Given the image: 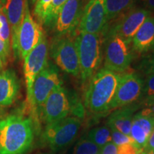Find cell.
<instances>
[{
  "instance_id": "cell-1",
  "label": "cell",
  "mask_w": 154,
  "mask_h": 154,
  "mask_svg": "<svg viewBox=\"0 0 154 154\" xmlns=\"http://www.w3.org/2000/svg\"><path fill=\"white\" fill-rule=\"evenodd\" d=\"M34 140L31 118L12 114L0 120V154H24Z\"/></svg>"
},
{
  "instance_id": "cell-2",
  "label": "cell",
  "mask_w": 154,
  "mask_h": 154,
  "mask_svg": "<svg viewBox=\"0 0 154 154\" xmlns=\"http://www.w3.org/2000/svg\"><path fill=\"white\" fill-rule=\"evenodd\" d=\"M120 74L103 67L88 80L84 95L85 106L90 112L100 114L109 111Z\"/></svg>"
},
{
  "instance_id": "cell-3",
  "label": "cell",
  "mask_w": 154,
  "mask_h": 154,
  "mask_svg": "<svg viewBox=\"0 0 154 154\" xmlns=\"http://www.w3.org/2000/svg\"><path fill=\"white\" fill-rule=\"evenodd\" d=\"M80 65V77L83 82L99 71L103 59V40L101 34L79 32L75 38Z\"/></svg>"
},
{
  "instance_id": "cell-4",
  "label": "cell",
  "mask_w": 154,
  "mask_h": 154,
  "mask_svg": "<svg viewBox=\"0 0 154 154\" xmlns=\"http://www.w3.org/2000/svg\"><path fill=\"white\" fill-rule=\"evenodd\" d=\"M104 68L117 73L126 72L132 62L133 54L129 44L112 33H102Z\"/></svg>"
},
{
  "instance_id": "cell-5",
  "label": "cell",
  "mask_w": 154,
  "mask_h": 154,
  "mask_svg": "<svg viewBox=\"0 0 154 154\" xmlns=\"http://www.w3.org/2000/svg\"><path fill=\"white\" fill-rule=\"evenodd\" d=\"M61 86H63V82L59 69L53 63L48 61L45 68L34 80L31 99L28 103L36 121L48 96L54 90Z\"/></svg>"
},
{
  "instance_id": "cell-6",
  "label": "cell",
  "mask_w": 154,
  "mask_h": 154,
  "mask_svg": "<svg viewBox=\"0 0 154 154\" xmlns=\"http://www.w3.org/2000/svg\"><path fill=\"white\" fill-rule=\"evenodd\" d=\"M81 121L76 117H66L47 124L42 138L53 151H59L68 146L74 139L81 127Z\"/></svg>"
},
{
  "instance_id": "cell-7",
  "label": "cell",
  "mask_w": 154,
  "mask_h": 154,
  "mask_svg": "<svg viewBox=\"0 0 154 154\" xmlns=\"http://www.w3.org/2000/svg\"><path fill=\"white\" fill-rule=\"evenodd\" d=\"M151 14V11L145 8L133 7L118 18L106 24L102 33L116 34L131 44L135 34L146 18Z\"/></svg>"
},
{
  "instance_id": "cell-8",
  "label": "cell",
  "mask_w": 154,
  "mask_h": 154,
  "mask_svg": "<svg viewBox=\"0 0 154 154\" xmlns=\"http://www.w3.org/2000/svg\"><path fill=\"white\" fill-rule=\"evenodd\" d=\"M50 55L57 66L67 74L80 76V65L75 42L70 36L54 37Z\"/></svg>"
},
{
  "instance_id": "cell-9",
  "label": "cell",
  "mask_w": 154,
  "mask_h": 154,
  "mask_svg": "<svg viewBox=\"0 0 154 154\" xmlns=\"http://www.w3.org/2000/svg\"><path fill=\"white\" fill-rule=\"evenodd\" d=\"M144 80L136 72H124L120 74L116 93L109 111L133 104L143 94Z\"/></svg>"
},
{
  "instance_id": "cell-10",
  "label": "cell",
  "mask_w": 154,
  "mask_h": 154,
  "mask_svg": "<svg viewBox=\"0 0 154 154\" xmlns=\"http://www.w3.org/2000/svg\"><path fill=\"white\" fill-rule=\"evenodd\" d=\"M44 34L40 24L30 14L28 1L25 4V13L17 37L18 58L24 59L35 48Z\"/></svg>"
},
{
  "instance_id": "cell-11",
  "label": "cell",
  "mask_w": 154,
  "mask_h": 154,
  "mask_svg": "<svg viewBox=\"0 0 154 154\" xmlns=\"http://www.w3.org/2000/svg\"><path fill=\"white\" fill-rule=\"evenodd\" d=\"M49 44L44 34L38 45L24 59V74L28 103L31 99L32 86L36 76L47 66Z\"/></svg>"
},
{
  "instance_id": "cell-12",
  "label": "cell",
  "mask_w": 154,
  "mask_h": 154,
  "mask_svg": "<svg viewBox=\"0 0 154 154\" xmlns=\"http://www.w3.org/2000/svg\"><path fill=\"white\" fill-rule=\"evenodd\" d=\"M83 3V0H67L59 11L52 28L54 37L74 35L82 17Z\"/></svg>"
},
{
  "instance_id": "cell-13",
  "label": "cell",
  "mask_w": 154,
  "mask_h": 154,
  "mask_svg": "<svg viewBox=\"0 0 154 154\" xmlns=\"http://www.w3.org/2000/svg\"><path fill=\"white\" fill-rule=\"evenodd\" d=\"M72 109L69 92L63 86L50 94L42 108V119L47 124L66 118Z\"/></svg>"
},
{
  "instance_id": "cell-14",
  "label": "cell",
  "mask_w": 154,
  "mask_h": 154,
  "mask_svg": "<svg viewBox=\"0 0 154 154\" xmlns=\"http://www.w3.org/2000/svg\"><path fill=\"white\" fill-rule=\"evenodd\" d=\"M105 0H90L83 9L79 32L101 34L106 25Z\"/></svg>"
},
{
  "instance_id": "cell-15",
  "label": "cell",
  "mask_w": 154,
  "mask_h": 154,
  "mask_svg": "<svg viewBox=\"0 0 154 154\" xmlns=\"http://www.w3.org/2000/svg\"><path fill=\"white\" fill-rule=\"evenodd\" d=\"M26 0H6L5 6L1 10L7 17L10 26L11 34V47L14 57L18 58L17 52V37L19 28L23 21L25 13V4Z\"/></svg>"
},
{
  "instance_id": "cell-16",
  "label": "cell",
  "mask_w": 154,
  "mask_h": 154,
  "mask_svg": "<svg viewBox=\"0 0 154 154\" xmlns=\"http://www.w3.org/2000/svg\"><path fill=\"white\" fill-rule=\"evenodd\" d=\"M19 91L20 83L14 69L0 72V109L12 105L17 99Z\"/></svg>"
},
{
  "instance_id": "cell-17",
  "label": "cell",
  "mask_w": 154,
  "mask_h": 154,
  "mask_svg": "<svg viewBox=\"0 0 154 154\" xmlns=\"http://www.w3.org/2000/svg\"><path fill=\"white\" fill-rule=\"evenodd\" d=\"M154 128V116H142L139 113L133 119L130 137L141 151L147 145L148 140Z\"/></svg>"
},
{
  "instance_id": "cell-18",
  "label": "cell",
  "mask_w": 154,
  "mask_h": 154,
  "mask_svg": "<svg viewBox=\"0 0 154 154\" xmlns=\"http://www.w3.org/2000/svg\"><path fill=\"white\" fill-rule=\"evenodd\" d=\"M134 51L147 54L154 51V17H147L132 39Z\"/></svg>"
},
{
  "instance_id": "cell-19",
  "label": "cell",
  "mask_w": 154,
  "mask_h": 154,
  "mask_svg": "<svg viewBox=\"0 0 154 154\" xmlns=\"http://www.w3.org/2000/svg\"><path fill=\"white\" fill-rule=\"evenodd\" d=\"M138 104H131L118 109L111 113L108 119V126L130 136L134 113L138 110Z\"/></svg>"
},
{
  "instance_id": "cell-20",
  "label": "cell",
  "mask_w": 154,
  "mask_h": 154,
  "mask_svg": "<svg viewBox=\"0 0 154 154\" xmlns=\"http://www.w3.org/2000/svg\"><path fill=\"white\" fill-rule=\"evenodd\" d=\"M136 0H105L106 19L109 23L134 7Z\"/></svg>"
},
{
  "instance_id": "cell-21",
  "label": "cell",
  "mask_w": 154,
  "mask_h": 154,
  "mask_svg": "<svg viewBox=\"0 0 154 154\" xmlns=\"http://www.w3.org/2000/svg\"><path fill=\"white\" fill-rule=\"evenodd\" d=\"M87 137L100 148L112 141L111 129L108 126L96 127L90 131Z\"/></svg>"
},
{
  "instance_id": "cell-22",
  "label": "cell",
  "mask_w": 154,
  "mask_h": 154,
  "mask_svg": "<svg viewBox=\"0 0 154 154\" xmlns=\"http://www.w3.org/2000/svg\"><path fill=\"white\" fill-rule=\"evenodd\" d=\"M66 2L67 0H53L43 24L45 27L52 29L59 11Z\"/></svg>"
},
{
  "instance_id": "cell-23",
  "label": "cell",
  "mask_w": 154,
  "mask_h": 154,
  "mask_svg": "<svg viewBox=\"0 0 154 154\" xmlns=\"http://www.w3.org/2000/svg\"><path fill=\"white\" fill-rule=\"evenodd\" d=\"M101 148L88 137L81 139L75 146L74 154H100Z\"/></svg>"
},
{
  "instance_id": "cell-24",
  "label": "cell",
  "mask_w": 154,
  "mask_h": 154,
  "mask_svg": "<svg viewBox=\"0 0 154 154\" xmlns=\"http://www.w3.org/2000/svg\"><path fill=\"white\" fill-rule=\"evenodd\" d=\"M53 0H36L34 9V15L38 22L43 25L47 12Z\"/></svg>"
},
{
  "instance_id": "cell-25",
  "label": "cell",
  "mask_w": 154,
  "mask_h": 154,
  "mask_svg": "<svg viewBox=\"0 0 154 154\" xmlns=\"http://www.w3.org/2000/svg\"><path fill=\"white\" fill-rule=\"evenodd\" d=\"M11 29L8 20L2 10L0 9V38L5 42L7 47L10 49L11 47Z\"/></svg>"
},
{
  "instance_id": "cell-26",
  "label": "cell",
  "mask_w": 154,
  "mask_h": 154,
  "mask_svg": "<svg viewBox=\"0 0 154 154\" xmlns=\"http://www.w3.org/2000/svg\"><path fill=\"white\" fill-rule=\"evenodd\" d=\"M138 69L146 76L154 74V51L144 54L138 64Z\"/></svg>"
},
{
  "instance_id": "cell-27",
  "label": "cell",
  "mask_w": 154,
  "mask_h": 154,
  "mask_svg": "<svg viewBox=\"0 0 154 154\" xmlns=\"http://www.w3.org/2000/svg\"><path fill=\"white\" fill-rule=\"evenodd\" d=\"M111 132V138L112 142L116 146H120L124 143H134V140L130 136H126L122 133L119 132V131L114 129L113 128H110Z\"/></svg>"
},
{
  "instance_id": "cell-28",
  "label": "cell",
  "mask_w": 154,
  "mask_h": 154,
  "mask_svg": "<svg viewBox=\"0 0 154 154\" xmlns=\"http://www.w3.org/2000/svg\"><path fill=\"white\" fill-rule=\"evenodd\" d=\"M118 154H140L142 151L134 143H124L117 146Z\"/></svg>"
},
{
  "instance_id": "cell-29",
  "label": "cell",
  "mask_w": 154,
  "mask_h": 154,
  "mask_svg": "<svg viewBox=\"0 0 154 154\" xmlns=\"http://www.w3.org/2000/svg\"><path fill=\"white\" fill-rule=\"evenodd\" d=\"M143 96H145V99L154 96V74L146 76L144 81Z\"/></svg>"
},
{
  "instance_id": "cell-30",
  "label": "cell",
  "mask_w": 154,
  "mask_h": 154,
  "mask_svg": "<svg viewBox=\"0 0 154 154\" xmlns=\"http://www.w3.org/2000/svg\"><path fill=\"white\" fill-rule=\"evenodd\" d=\"M10 56L11 49H9L5 42L0 38V60L2 61L3 66H7Z\"/></svg>"
},
{
  "instance_id": "cell-31",
  "label": "cell",
  "mask_w": 154,
  "mask_h": 154,
  "mask_svg": "<svg viewBox=\"0 0 154 154\" xmlns=\"http://www.w3.org/2000/svg\"><path fill=\"white\" fill-rule=\"evenodd\" d=\"M100 154H118L117 146L112 141L109 142L101 148Z\"/></svg>"
},
{
  "instance_id": "cell-32",
  "label": "cell",
  "mask_w": 154,
  "mask_h": 154,
  "mask_svg": "<svg viewBox=\"0 0 154 154\" xmlns=\"http://www.w3.org/2000/svg\"><path fill=\"white\" fill-rule=\"evenodd\" d=\"M142 116H154V103L152 105L148 106L140 112H138Z\"/></svg>"
},
{
  "instance_id": "cell-33",
  "label": "cell",
  "mask_w": 154,
  "mask_h": 154,
  "mask_svg": "<svg viewBox=\"0 0 154 154\" xmlns=\"http://www.w3.org/2000/svg\"><path fill=\"white\" fill-rule=\"evenodd\" d=\"M154 149V128L152 131L151 136L148 140L147 145H146V148L144 149L143 151H149V150H153Z\"/></svg>"
},
{
  "instance_id": "cell-34",
  "label": "cell",
  "mask_w": 154,
  "mask_h": 154,
  "mask_svg": "<svg viewBox=\"0 0 154 154\" xmlns=\"http://www.w3.org/2000/svg\"><path fill=\"white\" fill-rule=\"evenodd\" d=\"M146 9L149 11H154V0H142Z\"/></svg>"
},
{
  "instance_id": "cell-35",
  "label": "cell",
  "mask_w": 154,
  "mask_h": 154,
  "mask_svg": "<svg viewBox=\"0 0 154 154\" xmlns=\"http://www.w3.org/2000/svg\"><path fill=\"white\" fill-rule=\"evenodd\" d=\"M144 103H145V105L146 106L153 104L154 103V96H153V97H151V98H149V99H144Z\"/></svg>"
},
{
  "instance_id": "cell-36",
  "label": "cell",
  "mask_w": 154,
  "mask_h": 154,
  "mask_svg": "<svg viewBox=\"0 0 154 154\" xmlns=\"http://www.w3.org/2000/svg\"><path fill=\"white\" fill-rule=\"evenodd\" d=\"M140 154H154V149L149 151H143Z\"/></svg>"
},
{
  "instance_id": "cell-37",
  "label": "cell",
  "mask_w": 154,
  "mask_h": 154,
  "mask_svg": "<svg viewBox=\"0 0 154 154\" xmlns=\"http://www.w3.org/2000/svg\"><path fill=\"white\" fill-rule=\"evenodd\" d=\"M6 3V0H0V9H2L4 7Z\"/></svg>"
},
{
  "instance_id": "cell-38",
  "label": "cell",
  "mask_w": 154,
  "mask_h": 154,
  "mask_svg": "<svg viewBox=\"0 0 154 154\" xmlns=\"http://www.w3.org/2000/svg\"><path fill=\"white\" fill-rule=\"evenodd\" d=\"M2 67H3V66H2V61H1V60H0V68L2 69Z\"/></svg>"
},
{
  "instance_id": "cell-39",
  "label": "cell",
  "mask_w": 154,
  "mask_h": 154,
  "mask_svg": "<svg viewBox=\"0 0 154 154\" xmlns=\"http://www.w3.org/2000/svg\"><path fill=\"white\" fill-rule=\"evenodd\" d=\"M31 1H32V3H34V2H36V0H31Z\"/></svg>"
},
{
  "instance_id": "cell-40",
  "label": "cell",
  "mask_w": 154,
  "mask_h": 154,
  "mask_svg": "<svg viewBox=\"0 0 154 154\" xmlns=\"http://www.w3.org/2000/svg\"><path fill=\"white\" fill-rule=\"evenodd\" d=\"M85 1H86V3H87V2H88V1H90V0H85Z\"/></svg>"
},
{
  "instance_id": "cell-41",
  "label": "cell",
  "mask_w": 154,
  "mask_h": 154,
  "mask_svg": "<svg viewBox=\"0 0 154 154\" xmlns=\"http://www.w3.org/2000/svg\"><path fill=\"white\" fill-rule=\"evenodd\" d=\"M0 69H1V68H0Z\"/></svg>"
}]
</instances>
